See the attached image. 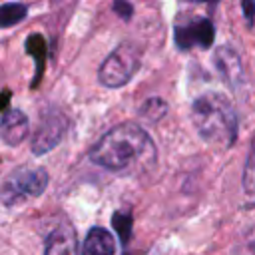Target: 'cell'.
Listing matches in <instances>:
<instances>
[{
    "instance_id": "12",
    "label": "cell",
    "mask_w": 255,
    "mask_h": 255,
    "mask_svg": "<svg viewBox=\"0 0 255 255\" xmlns=\"http://www.w3.org/2000/svg\"><path fill=\"white\" fill-rule=\"evenodd\" d=\"M28 14V6L26 4H18V2H4L0 6V26L2 28H10L18 22H22Z\"/></svg>"
},
{
    "instance_id": "4",
    "label": "cell",
    "mask_w": 255,
    "mask_h": 255,
    "mask_svg": "<svg viewBox=\"0 0 255 255\" xmlns=\"http://www.w3.org/2000/svg\"><path fill=\"white\" fill-rule=\"evenodd\" d=\"M141 66V50L135 44L122 42L100 66L98 80L106 88L126 86Z\"/></svg>"
},
{
    "instance_id": "7",
    "label": "cell",
    "mask_w": 255,
    "mask_h": 255,
    "mask_svg": "<svg viewBox=\"0 0 255 255\" xmlns=\"http://www.w3.org/2000/svg\"><path fill=\"white\" fill-rule=\"evenodd\" d=\"M44 255H78V235L68 219H60L48 233Z\"/></svg>"
},
{
    "instance_id": "10",
    "label": "cell",
    "mask_w": 255,
    "mask_h": 255,
    "mask_svg": "<svg viewBox=\"0 0 255 255\" xmlns=\"http://www.w3.org/2000/svg\"><path fill=\"white\" fill-rule=\"evenodd\" d=\"M82 255H116V237L104 227H92L82 243Z\"/></svg>"
},
{
    "instance_id": "14",
    "label": "cell",
    "mask_w": 255,
    "mask_h": 255,
    "mask_svg": "<svg viewBox=\"0 0 255 255\" xmlns=\"http://www.w3.org/2000/svg\"><path fill=\"white\" fill-rule=\"evenodd\" d=\"M243 191L247 195H255V139L251 143V149L243 167Z\"/></svg>"
},
{
    "instance_id": "11",
    "label": "cell",
    "mask_w": 255,
    "mask_h": 255,
    "mask_svg": "<svg viewBox=\"0 0 255 255\" xmlns=\"http://www.w3.org/2000/svg\"><path fill=\"white\" fill-rule=\"evenodd\" d=\"M26 52L36 58V66H38V70H36V84H34V88H36V86H38V80H40V76H42V70H44L46 52H48L44 36H40V34L28 36V40H26Z\"/></svg>"
},
{
    "instance_id": "17",
    "label": "cell",
    "mask_w": 255,
    "mask_h": 255,
    "mask_svg": "<svg viewBox=\"0 0 255 255\" xmlns=\"http://www.w3.org/2000/svg\"><path fill=\"white\" fill-rule=\"evenodd\" d=\"M243 251L245 255H255V227H251L243 237Z\"/></svg>"
},
{
    "instance_id": "6",
    "label": "cell",
    "mask_w": 255,
    "mask_h": 255,
    "mask_svg": "<svg viewBox=\"0 0 255 255\" xmlns=\"http://www.w3.org/2000/svg\"><path fill=\"white\" fill-rule=\"evenodd\" d=\"M68 129V120L64 116V112H60L58 108H48L40 114V120L32 131V139H30V147L34 155H44L48 151H52L62 137L66 135Z\"/></svg>"
},
{
    "instance_id": "9",
    "label": "cell",
    "mask_w": 255,
    "mask_h": 255,
    "mask_svg": "<svg viewBox=\"0 0 255 255\" xmlns=\"http://www.w3.org/2000/svg\"><path fill=\"white\" fill-rule=\"evenodd\" d=\"M213 64L219 72V76L229 84L231 88H237L243 82V64L239 54L231 46H221L213 54Z\"/></svg>"
},
{
    "instance_id": "3",
    "label": "cell",
    "mask_w": 255,
    "mask_h": 255,
    "mask_svg": "<svg viewBox=\"0 0 255 255\" xmlns=\"http://www.w3.org/2000/svg\"><path fill=\"white\" fill-rule=\"evenodd\" d=\"M50 175L40 165H18L2 181V203L6 207L22 203L30 197H40L48 187Z\"/></svg>"
},
{
    "instance_id": "15",
    "label": "cell",
    "mask_w": 255,
    "mask_h": 255,
    "mask_svg": "<svg viewBox=\"0 0 255 255\" xmlns=\"http://www.w3.org/2000/svg\"><path fill=\"white\" fill-rule=\"evenodd\" d=\"M112 225L126 245L129 241V231H131V213L129 211H116L112 215Z\"/></svg>"
},
{
    "instance_id": "8",
    "label": "cell",
    "mask_w": 255,
    "mask_h": 255,
    "mask_svg": "<svg viewBox=\"0 0 255 255\" xmlns=\"http://www.w3.org/2000/svg\"><path fill=\"white\" fill-rule=\"evenodd\" d=\"M30 133V122L26 114L18 108L2 112V124H0V137L6 145L14 147L20 145Z\"/></svg>"
},
{
    "instance_id": "18",
    "label": "cell",
    "mask_w": 255,
    "mask_h": 255,
    "mask_svg": "<svg viewBox=\"0 0 255 255\" xmlns=\"http://www.w3.org/2000/svg\"><path fill=\"white\" fill-rule=\"evenodd\" d=\"M241 8H243V12H245V20H247V24L253 26V22H255V2H243Z\"/></svg>"
},
{
    "instance_id": "16",
    "label": "cell",
    "mask_w": 255,
    "mask_h": 255,
    "mask_svg": "<svg viewBox=\"0 0 255 255\" xmlns=\"http://www.w3.org/2000/svg\"><path fill=\"white\" fill-rule=\"evenodd\" d=\"M112 10L122 18V20H129L131 18V14H133V6L131 4H128V2H114L112 4Z\"/></svg>"
},
{
    "instance_id": "5",
    "label": "cell",
    "mask_w": 255,
    "mask_h": 255,
    "mask_svg": "<svg viewBox=\"0 0 255 255\" xmlns=\"http://www.w3.org/2000/svg\"><path fill=\"white\" fill-rule=\"evenodd\" d=\"M215 40V26L207 16H187L173 24V42L181 52L193 48H211Z\"/></svg>"
},
{
    "instance_id": "1",
    "label": "cell",
    "mask_w": 255,
    "mask_h": 255,
    "mask_svg": "<svg viewBox=\"0 0 255 255\" xmlns=\"http://www.w3.org/2000/svg\"><path fill=\"white\" fill-rule=\"evenodd\" d=\"M90 159L116 173H145L155 165L157 149L143 128L126 122L110 128L96 141Z\"/></svg>"
},
{
    "instance_id": "2",
    "label": "cell",
    "mask_w": 255,
    "mask_h": 255,
    "mask_svg": "<svg viewBox=\"0 0 255 255\" xmlns=\"http://www.w3.org/2000/svg\"><path fill=\"white\" fill-rule=\"evenodd\" d=\"M191 122L207 143L231 147L237 137V112L221 92H205L191 104Z\"/></svg>"
},
{
    "instance_id": "13",
    "label": "cell",
    "mask_w": 255,
    "mask_h": 255,
    "mask_svg": "<svg viewBox=\"0 0 255 255\" xmlns=\"http://www.w3.org/2000/svg\"><path fill=\"white\" fill-rule=\"evenodd\" d=\"M165 114H167V104H165V100H161V98H157V96L147 98V100L139 106V116L145 118V120L151 122V124L163 120Z\"/></svg>"
}]
</instances>
